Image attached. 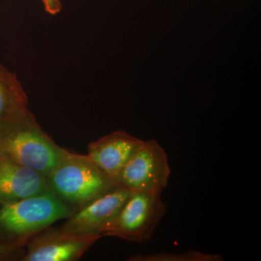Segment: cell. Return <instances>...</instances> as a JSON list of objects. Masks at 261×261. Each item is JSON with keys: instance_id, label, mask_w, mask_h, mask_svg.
<instances>
[{"instance_id": "6da1fadb", "label": "cell", "mask_w": 261, "mask_h": 261, "mask_svg": "<svg viewBox=\"0 0 261 261\" xmlns=\"http://www.w3.org/2000/svg\"><path fill=\"white\" fill-rule=\"evenodd\" d=\"M0 151L47 177L66 149L57 145L43 130L27 107L0 127Z\"/></svg>"}, {"instance_id": "7a4b0ae2", "label": "cell", "mask_w": 261, "mask_h": 261, "mask_svg": "<svg viewBox=\"0 0 261 261\" xmlns=\"http://www.w3.org/2000/svg\"><path fill=\"white\" fill-rule=\"evenodd\" d=\"M47 178L51 191L73 211L117 186L87 154L67 149Z\"/></svg>"}, {"instance_id": "3957f363", "label": "cell", "mask_w": 261, "mask_h": 261, "mask_svg": "<svg viewBox=\"0 0 261 261\" xmlns=\"http://www.w3.org/2000/svg\"><path fill=\"white\" fill-rule=\"evenodd\" d=\"M0 206V228L13 239L17 247L74 212L51 190Z\"/></svg>"}, {"instance_id": "277c9868", "label": "cell", "mask_w": 261, "mask_h": 261, "mask_svg": "<svg viewBox=\"0 0 261 261\" xmlns=\"http://www.w3.org/2000/svg\"><path fill=\"white\" fill-rule=\"evenodd\" d=\"M167 212L161 194L130 190L128 198L102 237H115L137 243L148 242Z\"/></svg>"}, {"instance_id": "5b68a950", "label": "cell", "mask_w": 261, "mask_h": 261, "mask_svg": "<svg viewBox=\"0 0 261 261\" xmlns=\"http://www.w3.org/2000/svg\"><path fill=\"white\" fill-rule=\"evenodd\" d=\"M171 168L166 151L157 141H145L115 178L130 190L161 194L168 186Z\"/></svg>"}, {"instance_id": "8992f818", "label": "cell", "mask_w": 261, "mask_h": 261, "mask_svg": "<svg viewBox=\"0 0 261 261\" xmlns=\"http://www.w3.org/2000/svg\"><path fill=\"white\" fill-rule=\"evenodd\" d=\"M130 190L117 185L112 190L72 213L61 228L80 237H100L129 196Z\"/></svg>"}, {"instance_id": "52a82bcc", "label": "cell", "mask_w": 261, "mask_h": 261, "mask_svg": "<svg viewBox=\"0 0 261 261\" xmlns=\"http://www.w3.org/2000/svg\"><path fill=\"white\" fill-rule=\"evenodd\" d=\"M100 237H80L51 226L29 240L23 261H76Z\"/></svg>"}, {"instance_id": "ba28073f", "label": "cell", "mask_w": 261, "mask_h": 261, "mask_svg": "<svg viewBox=\"0 0 261 261\" xmlns=\"http://www.w3.org/2000/svg\"><path fill=\"white\" fill-rule=\"evenodd\" d=\"M144 142L125 130H117L89 144L87 155L115 180Z\"/></svg>"}, {"instance_id": "9c48e42d", "label": "cell", "mask_w": 261, "mask_h": 261, "mask_svg": "<svg viewBox=\"0 0 261 261\" xmlns=\"http://www.w3.org/2000/svg\"><path fill=\"white\" fill-rule=\"evenodd\" d=\"M47 178L0 151V204L49 191Z\"/></svg>"}, {"instance_id": "30bf717a", "label": "cell", "mask_w": 261, "mask_h": 261, "mask_svg": "<svg viewBox=\"0 0 261 261\" xmlns=\"http://www.w3.org/2000/svg\"><path fill=\"white\" fill-rule=\"evenodd\" d=\"M28 97L17 75L0 63V127L28 107Z\"/></svg>"}, {"instance_id": "8fae6325", "label": "cell", "mask_w": 261, "mask_h": 261, "mask_svg": "<svg viewBox=\"0 0 261 261\" xmlns=\"http://www.w3.org/2000/svg\"><path fill=\"white\" fill-rule=\"evenodd\" d=\"M135 261H219L223 257L219 254L204 253V252L189 250L182 253L162 252L151 255L136 254L128 259Z\"/></svg>"}, {"instance_id": "7c38bea8", "label": "cell", "mask_w": 261, "mask_h": 261, "mask_svg": "<svg viewBox=\"0 0 261 261\" xmlns=\"http://www.w3.org/2000/svg\"><path fill=\"white\" fill-rule=\"evenodd\" d=\"M42 3L44 10L49 15L59 14L63 8L61 0H42Z\"/></svg>"}, {"instance_id": "4fadbf2b", "label": "cell", "mask_w": 261, "mask_h": 261, "mask_svg": "<svg viewBox=\"0 0 261 261\" xmlns=\"http://www.w3.org/2000/svg\"><path fill=\"white\" fill-rule=\"evenodd\" d=\"M15 248H18V247H5L3 245H0V257H3L5 254L8 253L10 250H14Z\"/></svg>"}]
</instances>
